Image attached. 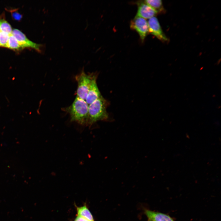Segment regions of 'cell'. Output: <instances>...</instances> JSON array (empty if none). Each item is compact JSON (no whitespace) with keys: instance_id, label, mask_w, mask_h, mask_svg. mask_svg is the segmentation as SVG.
<instances>
[{"instance_id":"8","label":"cell","mask_w":221,"mask_h":221,"mask_svg":"<svg viewBox=\"0 0 221 221\" xmlns=\"http://www.w3.org/2000/svg\"><path fill=\"white\" fill-rule=\"evenodd\" d=\"M138 6V10L136 15L145 19H149L157 13L154 10L143 1H139L136 2Z\"/></svg>"},{"instance_id":"13","label":"cell","mask_w":221,"mask_h":221,"mask_svg":"<svg viewBox=\"0 0 221 221\" xmlns=\"http://www.w3.org/2000/svg\"><path fill=\"white\" fill-rule=\"evenodd\" d=\"M13 29L10 24L4 18H0V32L10 35Z\"/></svg>"},{"instance_id":"3","label":"cell","mask_w":221,"mask_h":221,"mask_svg":"<svg viewBox=\"0 0 221 221\" xmlns=\"http://www.w3.org/2000/svg\"><path fill=\"white\" fill-rule=\"evenodd\" d=\"M93 73L87 74L82 70L75 77L77 83L76 90L77 97L83 100L86 99L90 86Z\"/></svg>"},{"instance_id":"18","label":"cell","mask_w":221,"mask_h":221,"mask_svg":"<svg viewBox=\"0 0 221 221\" xmlns=\"http://www.w3.org/2000/svg\"></svg>"},{"instance_id":"4","label":"cell","mask_w":221,"mask_h":221,"mask_svg":"<svg viewBox=\"0 0 221 221\" xmlns=\"http://www.w3.org/2000/svg\"><path fill=\"white\" fill-rule=\"evenodd\" d=\"M130 28L135 30L143 42L149 33L148 22L144 18L135 16L130 22Z\"/></svg>"},{"instance_id":"12","label":"cell","mask_w":221,"mask_h":221,"mask_svg":"<svg viewBox=\"0 0 221 221\" xmlns=\"http://www.w3.org/2000/svg\"><path fill=\"white\" fill-rule=\"evenodd\" d=\"M6 48L15 50H19L23 49L12 34L9 36Z\"/></svg>"},{"instance_id":"2","label":"cell","mask_w":221,"mask_h":221,"mask_svg":"<svg viewBox=\"0 0 221 221\" xmlns=\"http://www.w3.org/2000/svg\"><path fill=\"white\" fill-rule=\"evenodd\" d=\"M108 102L101 96L88 106V125H91L101 120H106L108 118L107 111Z\"/></svg>"},{"instance_id":"1","label":"cell","mask_w":221,"mask_h":221,"mask_svg":"<svg viewBox=\"0 0 221 221\" xmlns=\"http://www.w3.org/2000/svg\"><path fill=\"white\" fill-rule=\"evenodd\" d=\"M63 110L69 114L71 121L88 125V105L85 100L76 96L71 105Z\"/></svg>"},{"instance_id":"9","label":"cell","mask_w":221,"mask_h":221,"mask_svg":"<svg viewBox=\"0 0 221 221\" xmlns=\"http://www.w3.org/2000/svg\"><path fill=\"white\" fill-rule=\"evenodd\" d=\"M145 213L149 219L152 221H174L169 215L163 213L146 210Z\"/></svg>"},{"instance_id":"10","label":"cell","mask_w":221,"mask_h":221,"mask_svg":"<svg viewBox=\"0 0 221 221\" xmlns=\"http://www.w3.org/2000/svg\"><path fill=\"white\" fill-rule=\"evenodd\" d=\"M143 1L157 13L161 12L163 10L162 2L161 0H145Z\"/></svg>"},{"instance_id":"16","label":"cell","mask_w":221,"mask_h":221,"mask_svg":"<svg viewBox=\"0 0 221 221\" xmlns=\"http://www.w3.org/2000/svg\"><path fill=\"white\" fill-rule=\"evenodd\" d=\"M74 221H89L86 219L80 216H78L76 218Z\"/></svg>"},{"instance_id":"5","label":"cell","mask_w":221,"mask_h":221,"mask_svg":"<svg viewBox=\"0 0 221 221\" xmlns=\"http://www.w3.org/2000/svg\"><path fill=\"white\" fill-rule=\"evenodd\" d=\"M11 34L15 37L23 48H31L39 52H41L42 45L37 44L31 41L24 33L18 29H13Z\"/></svg>"},{"instance_id":"17","label":"cell","mask_w":221,"mask_h":221,"mask_svg":"<svg viewBox=\"0 0 221 221\" xmlns=\"http://www.w3.org/2000/svg\"><path fill=\"white\" fill-rule=\"evenodd\" d=\"M148 221H152V220H150V219H149L148 220Z\"/></svg>"},{"instance_id":"6","label":"cell","mask_w":221,"mask_h":221,"mask_svg":"<svg viewBox=\"0 0 221 221\" xmlns=\"http://www.w3.org/2000/svg\"><path fill=\"white\" fill-rule=\"evenodd\" d=\"M149 33L154 35L160 40L167 41L168 39L163 33L158 19L153 17L148 21Z\"/></svg>"},{"instance_id":"15","label":"cell","mask_w":221,"mask_h":221,"mask_svg":"<svg viewBox=\"0 0 221 221\" xmlns=\"http://www.w3.org/2000/svg\"><path fill=\"white\" fill-rule=\"evenodd\" d=\"M13 16L14 19L16 20H19L21 17V16L19 14L16 12H14L12 14Z\"/></svg>"},{"instance_id":"7","label":"cell","mask_w":221,"mask_h":221,"mask_svg":"<svg viewBox=\"0 0 221 221\" xmlns=\"http://www.w3.org/2000/svg\"><path fill=\"white\" fill-rule=\"evenodd\" d=\"M97 76L98 74L93 73L88 92L86 99V101L89 105L101 96L96 83Z\"/></svg>"},{"instance_id":"11","label":"cell","mask_w":221,"mask_h":221,"mask_svg":"<svg viewBox=\"0 0 221 221\" xmlns=\"http://www.w3.org/2000/svg\"><path fill=\"white\" fill-rule=\"evenodd\" d=\"M77 210L78 216L83 217L89 221H94L92 215L86 206L78 207Z\"/></svg>"},{"instance_id":"14","label":"cell","mask_w":221,"mask_h":221,"mask_svg":"<svg viewBox=\"0 0 221 221\" xmlns=\"http://www.w3.org/2000/svg\"><path fill=\"white\" fill-rule=\"evenodd\" d=\"M10 35L6 33L0 32V47H7Z\"/></svg>"}]
</instances>
